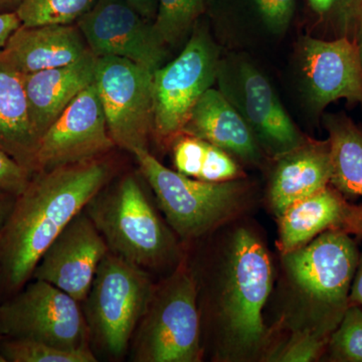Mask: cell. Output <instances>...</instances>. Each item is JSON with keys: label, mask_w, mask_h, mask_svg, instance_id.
Returning a JSON list of instances; mask_svg holds the SVG:
<instances>
[{"label": "cell", "mask_w": 362, "mask_h": 362, "mask_svg": "<svg viewBox=\"0 0 362 362\" xmlns=\"http://www.w3.org/2000/svg\"><path fill=\"white\" fill-rule=\"evenodd\" d=\"M110 175V166L100 158L33 175L0 232V284L21 290L49 245Z\"/></svg>", "instance_id": "6da1fadb"}, {"label": "cell", "mask_w": 362, "mask_h": 362, "mask_svg": "<svg viewBox=\"0 0 362 362\" xmlns=\"http://www.w3.org/2000/svg\"><path fill=\"white\" fill-rule=\"evenodd\" d=\"M104 187L85 211L103 235L109 251L144 270L166 265L175 258V237L134 176H124L113 187Z\"/></svg>", "instance_id": "7a4b0ae2"}, {"label": "cell", "mask_w": 362, "mask_h": 362, "mask_svg": "<svg viewBox=\"0 0 362 362\" xmlns=\"http://www.w3.org/2000/svg\"><path fill=\"white\" fill-rule=\"evenodd\" d=\"M132 154L169 225L181 239L201 237L242 206L246 187L240 180H199L165 168L148 149L136 150Z\"/></svg>", "instance_id": "3957f363"}, {"label": "cell", "mask_w": 362, "mask_h": 362, "mask_svg": "<svg viewBox=\"0 0 362 362\" xmlns=\"http://www.w3.org/2000/svg\"><path fill=\"white\" fill-rule=\"evenodd\" d=\"M154 290L144 269L111 252L102 259L84 303L90 334L107 354H125Z\"/></svg>", "instance_id": "277c9868"}, {"label": "cell", "mask_w": 362, "mask_h": 362, "mask_svg": "<svg viewBox=\"0 0 362 362\" xmlns=\"http://www.w3.org/2000/svg\"><path fill=\"white\" fill-rule=\"evenodd\" d=\"M197 285L180 267L156 287L135 331L132 358L137 362L201 361Z\"/></svg>", "instance_id": "5b68a950"}, {"label": "cell", "mask_w": 362, "mask_h": 362, "mask_svg": "<svg viewBox=\"0 0 362 362\" xmlns=\"http://www.w3.org/2000/svg\"><path fill=\"white\" fill-rule=\"evenodd\" d=\"M228 250L221 316L233 349L250 352L265 337L263 311L272 289L270 258L251 232L240 228Z\"/></svg>", "instance_id": "8992f818"}, {"label": "cell", "mask_w": 362, "mask_h": 362, "mask_svg": "<svg viewBox=\"0 0 362 362\" xmlns=\"http://www.w3.org/2000/svg\"><path fill=\"white\" fill-rule=\"evenodd\" d=\"M361 252L351 235L329 230L284 255L292 280L320 308L323 329L331 334L350 303Z\"/></svg>", "instance_id": "52a82bcc"}, {"label": "cell", "mask_w": 362, "mask_h": 362, "mask_svg": "<svg viewBox=\"0 0 362 362\" xmlns=\"http://www.w3.org/2000/svg\"><path fill=\"white\" fill-rule=\"evenodd\" d=\"M221 51L197 23L185 49L153 73L154 135L173 139L182 133L197 102L216 83Z\"/></svg>", "instance_id": "ba28073f"}, {"label": "cell", "mask_w": 362, "mask_h": 362, "mask_svg": "<svg viewBox=\"0 0 362 362\" xmlns=\"http://www.w3.org/2000/svg\"><path fill=\"white\" fill-rule=\"evenodd\" d=\"M218 90L249 126L262 150L277 157L307 141L269 78L250 59L239 54L221 58Z\"/></svg>", "instance_id": "9c48e42d"}, {"label": "cell", "mask_w": 362, "mask_h": 362, "mask_svg": "<svg viewBox=\"0 0 362 362\" xmlns=\"http://www.w3.org/2000/svg\"><path fill=\"white\" fill-rule=\"evenodd\" d=\"M0 335L80 349L89 347L90 329L80 302L56 286L33 279L0 304Z\"/></svg>", "instance_id": "30bf717a"}, {"label": "cell", "mask_w": 362, "mask_h": 362, "mask_svg": "<svg viewBox=\"0 0 362 362\" xmlns=\"http://www.w3.org/2000/svg\"><path fill=\"white\" fill-rule=\"evenodd\" d=\"M154 71L119 57H97L94 85L115 146L148 149L154 134Z\"/></svg>", "instance_id": "8fae6325"}, {"label": "cell", "mask_w": 362, "mask_h": 362, "mask_svg": "<svg viewBox=\"0 0 362 362\" xmlns=\"http://www.w3.org/2000/svg\"><path fill=\"white\" fill-rule=\"evenodd\" d=\"M297 42L300 90L312 116L322 117L339 100L362 105V65L354 40L308 35Z\"/></svg>", "instance_id": "7c38bea8"}, {"label": "cell", "mask_w": 362, "mask_h": 362, "mask_svg": "<svg viewBox=\"0 0 362 362\" xmlns=\"http://www.w3.org/2000/svg\"><path fill=\"white\" fill-rule=\"evenodd\" d=\"M90 51L97 57L130 59L156 71L165 63L168 45L153 26L125 0H98L77 21Z\"/></svg>", "instance_id": "4fadbf2b"}, {"label": "cell", "mask_w": 362, "mask_h": 362, "mask_svg": "<svg viewBox=\"0 0 362 362\" xmlns=\"http://www.w3.org/2000/svg\"><path fill=\"white\" fill-rule=\"evenodd\" d=\"M115 146L94 83L81 92L40 137L35 173L100 158Z\"/></svg>", "instance_id": "5bb4252c"}, {"label": "cell", "mask_w": 362, "mask_h": 362, "mask_svg": "<svg viewBox=\"0 0 362 362\" xmlns=\"http://www.w3.org/2000/svg\"><path fill=\"white\" fill-rule=\"evenodd\" d=\"M109 252L103 235L84 209L49 245L32 278L56 286L83 303L98 267Z\"/></svg>", "instance_id": "9a60e30c"}, {"label": "cell", "mask_w": 362, "mask_h": 362, "mask_svg": "<svg viewBox=\"0 0 362 362\" xmlns=\"http://www.w3.org/2000/svg\"><path fill=\"white\" fill-rule=\"evenodd\" d=\"M279 247L283 255L308 244L326 230H343L362 238V206L350 204L328 185L293 204L279 216Z\"/></svg>", "instance_id": "2e32d148"}, {"label": "cell", "mask_w": 362, "mask_h": 362, "mask_svg": "<svg viewBox=\"0 0 362 362\" xmlns=\"http://www.w3.org/2000/svg\"><path fill=\"white\" fill-rule=\"evenodd\" d=\"M23 75L75 63L90 52L78 25H21L1 49Z\"/></svg>", "instance_id": "e0dca14e"}, {"label": "cell", "mask_w": 362, "mask_h": 362, "mask_svg": "<svg viewBox=\"0 0 362 362\" xmlns=\"http://www.w3.org/2000/svg\"><path fill=\"white\" fill-rule=\"evenodd\" d=\"M97 56L90 51L70 65L25 75L28 113L40 139L71 101L94 83Z\"/></svg>", "instance_id": "ac0fdd59"}, {"label": "cell", "mask_w": 362, "mask_h": 362, "mask_svg": "<svg viewBox=\"0 0 362 362\" xmlns=\"http://www.w3.org/2000/svg\"><path fill=\"white\" fill-rule=\"evenodd\" d=\"M269 199L276 216L330 185L332 175L329 141L308 139L276 158Z\"/></svg>", "instance_id": "d6986e66"}, {"label": "cell", "mask_w": 362, "mask_h": 362, "mask_svg": "<svg viewBox=\"0 0 362 362\" xmlns=\"http://www.w3.org/2000/svg\"><path fill=\"white\" fill-rule=\"evenodd\" d=\"M181 134L211 143L247 163L261 161L263 150L232 104L218 89L204 93L190 112Z\"/></svg>", "instance_id": "ffe728a7"}, {"label": "cell", "mask_w": 362, "mask_h": 362, "mask_svg": "<svg viewBox=\"0 0 362 362\" xmlns=\"http://www.w3.org/2000/svg\"><path fill=\"white\" fill-rule=\"evenodd\" d=\"M39 142L28 113L25 75L0 51V149L35 175Z\"/></svg>", "instance_id": "44dd1931"}, {"label": "cell", "mask_w": 362, "mask_h": 362, "mask_svg": "<svg viewBox=\"0 0 362 362\" xmlns=\"http://www.w3.org/2000/svg\"><path fill=\"white\" fill-rule=\"evenodd\" d=\"M330 144V185L343 197L362 199V127L344 113L323 114Z\"/></svg>", "instance_id": "7402d4cb"}, {"label": "cell", "mask_w": 362, "mask_h": 362, "mask_svg": "<svg viewBox=\"0 0 362 362\" xmlns=\"http://www.w3.org/2000/svg\"><path fill=\"white\" fill-rule=\"evenodd\" d=\"M314 25L322 39L356 37L362 11V0H306Z\"/></svg>", "instance_id": "603a6c76"}, {"label": "cell", "mask_w": 362, "mask_h": 362, "mask_svg": "<svg viewBox=\"0 0 362 362\" xmlns=\"http://www.w3.org/2000/svg\"><path fill=\"white\" fill-rule=\"evenodd\" d=\"M209 0H157L153 26L166 45H175L192 33Z\"/></svg>", "instance_id": "cb8c5ba5"}, {"label": "cell", "mask_w": 362, "mask_h": 362, "mask_svg": "<svg viewBox=\"0 0 362 362\" xmlns=\"http://www.w3.org/2000/svg\"><path fill=\"white\" fill-rule=\"evenodd\" d=\"M0 354L6 362H96L89 347L64 349L26 338L2 337Z\"/></svg>", "instance_id": "d4e9b609"}, {"label": "cell", "mask_w": 362, "mask_h": 362, "mask_svg": "<svg viewBox=\"0 0 362 362\" xmlns=\"http://www.w3.org/2000/svg\"><path fill=\"white\" fill-rule=\"evenodd\" d=\"M98 0H21L16 13L25 26L73 25Z\"/></svg>", "instance_id": "484cf974"}, {"label": "cell", "mask_w": 362, "mask_h": 362, "mask_svg": "<svg viewBox=\"0 0 362 362\" xmlns=\"http://www.w3.org/2000/svg\"><path fill=\"white\" fill-rule=\"evenodd\" d=\"M333 361L362 362V307L349 303L327 343Z\"/></svg>", "instance_id": "4316f807"}, {"label": "cell", "mask_w": 362, "mask_h": 362, "mask_svg": "<svg viewBox=\"0 0 362 362\" xmlns=\"http://www.w3.org/2000/svg\"><path fill=\"white\" fill-rule=\"evenodd\" d=\"M330 335L322 331H308L303 334H298L291 341L285 345L284 349L279 350L273 356L276 361L305 362L315 361L322 354L327 347Z\"/></svg>", "instance_id": "83f0119b"}, {"label": "cell", "mask_w": 362, "mask_h": 362, "mask_svg": "<svg viewBox=\"0 0 362 362\" xmlns=\"http://www.w3.org/2000/svg\"><path fill=\"white\" fill-rule=\"evenodd\" d=\"M242 170L230 154L206 142V153L197 180L209 182H225L240 180Z\"/></svg>", "instance_id": "f1b7e54d"}, {"label": "cell", "mask_w": 362, "mask_h": 362, "mask_svg": "<svg viewBox=\"0 0 362 362\" xmlns=\"http://www.w3.org/2000/svg\"><path fill=\"white\" fill-rule=\"evenodd\" d=\"M175 139L173 163L176 171L197 180L206 153V142L187 134H180Z\"/></svg>", "instance_id": "f546056e"}, {"label": "cell", "mask_w": 362, "mask_h": 362, "mask_svg": "<svg viewBox=\"0 0 362 362\" xmlns=\"http://www.w3.org/2000/svg\"><path fill=\"white\" fill-rule=\"evenodd\" d=\"M262 23L273 35H284L291 25L297 0H252Z\"/></svg>", "instance_id": "4dcf8cb0"}, {"label": "cell", "mask_w": 362, "mask_h": 362, "mask_svg": "<svg viewBox=\"0 0 362 362\" xmlns=\"http://www.w3.org/2000/svg\"><path fill=\"white\" fill-rule=\"evenodd\" d=\"M32 176L28 169L0 149V188L18 197L25 192Z\"/></svg>", "instance_id": "1f68e13d"}, {"label": "cell", "mask_w": 362, "mask_h": 362, "mask_svg": "<svg viewBox=\"0 0 362 362\" xmlns=\"http://www.w3.org/2000/svg\"><path fill=\"white\" fill-rule=\"evenodd\" d=\"M21 25L16 13H0V51L6 47L9 37Z\"/></svg>", "instance_id": "d6a6232c"}, {"label": "cell", "mask_w": 362, "mask_h": 362, "mask_svg": "<svg viewBox=\"0 0 362 362\" xmlns=\"http://www.w3.org/2000/svg\"><path fill=\"white\" fill-rule=\"evenodd\" d=\"M16 195L9 194L0 188V232L6 225L16 204Z\"/></svg>", "instance_id": "836d02e7"}, {"label": "cell", "mask_w": 362, "mask_h": 362, "mask_svg": "<svg viewBox=\"0 0 362 362\" xmlns=\"http://www.w3.org/2000/svg\"><path fill=\"white\" fill-rule=\"evenodd\" d=\"M126 2L134 7L143 18L147 21H153L157 13V0H125Z\"/></svg>", "instance_id": "e575fe53"}, {"label": "cell", "mask_w": 362, "mask_h": 362, "mask_svg": "<svg viewBox=\"0 0 362 362\" xmlns=\"http://www.w3.org/2000/svg\"><path fill=\"white\" fill-rule=\"evenodd\" d=\"M350 303L357 304L362 307V254L359 257L358 265L350 290Z\"/></svg>", "instance_id": "d590c367"}, {"label": "cell", "mask_w": 362, "mask_h": 362, "mask_svg": "<svg viewBox=\"0 0 362 362\" xmlns=\"http://www.w3.org/2000/svg\"><path fill=\"white\" fill-rule=\"evenodd\" d=\"M21 0H0V13H16Z\"/></svg>", "instance_id": "8d00e7d4"}, {"label": "cell", "mask_w": 362, "mask_h": 362, "mask_svg": "<svg viewBox=\"0 0 362 362\" xmlns=\"http://www.w3.org/2000/svg\"><path fill=\"white\" fill-rule=\"evenodd\" d=\"M354 42H356L357 51H358L359 59H361L362 65V11L361 16H359L358 23H357V28L356 33V37H354Z\"/></svg>", "instance_id": "74e56055"}, {"label": "cell", "mask_w": 362, "mask_h": 362, "mask_svg": "<svg viewBox=\"0 0 362 362\" xmlns=\"http://www.w3.org/2000/svg\"><path fill=\"white\" fill-rule=\"evenodd\" d=\"M0 362H6V358H4L1 354H0Z\"/></svg>", "instance_id": "f35d334b"}, {"label": "cell", "mask_w": 362, "mask_h": 362, "mask_svg": "<svg viewBox=\"0 0 362 362\" xmlns=\"http://www.w3.org/2000/svg\"><path fill=\"white\" fill-rule=\"evenodd\" d=\"M1 338H2V337H1V335H0V339H1Z\"/></svg>", "instance_id": "ab89813d"}]
</instances>
